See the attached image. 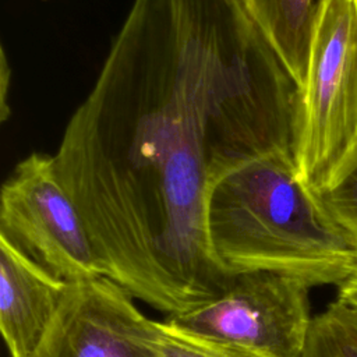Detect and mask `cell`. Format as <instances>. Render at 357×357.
<instances>
[{
    "label": "cell",
    "instance_id": "1",
    "mask_svg": "<svg viewBox=\"0 0 357 357\" xmlns=\"http://www.w3.org/2000/svg\"><path fill=\"white\" fill-rule=\"evenodd\" d=\"M300 88L238 0H132L54 156L105 278L180 314L229 273L208 231L213 185L294 153Z\"/></svg>",
    "mask_w": 357,
    "mask_h": 357
},
{
    "label": "cell",
    "instance_id": "2",
    "mask_svg": "<svg viewBox=\"0 0 357 357\" xmlns=\"http://www.w3.org/2000/svg\"><path fill=\"white\" fill-rule=\"evenodd\" d=\"M208 231L229 273L271 271L312 287L357 276V243L300 180L290 151L262 155L222 177L208 198Z\"/></svg>",
    "mask_w": 357,
    "mask_h": 357
},
{
    "label": "cell",
    "instance_id": "3",
    "mask_svg": "<svg viewBox=\"0 0 357 357\" xmlns=\"http://www.w3.org/2000/svg\"><path fill=\"white\" fill-rule=\"evenodd\" d=\"M357 158V3L328 0L317 24L300 109L294 159L314 194Z\"/></svg>",
    "mask_w": 357,
    "mask_h": 357
},
{
    "label": "cell",
    "instance_id": "4",
    "mask_svg": "<svg viewBox=\"0 0 357 357\" xmlns=\"http://www.w3.org/2000/svg\"><path fill=\"white\" fill-rule=\"evenodd\" d=\"M0 234L67 283L105 278L53 155L32 152L1 187Z\"/></svg>",
    "mask_w": 357,
    "mask_h": 357
},
{
    "label": "cell",
    "instance_id": "5",
    "mask_svg": "<svg viewBox=\"0 0 357 357\" xmlns=\"http://www.w3.org/2000/svg\"><path fill=\"white\" fill-rule=\"evenodd\" d=\"M311 287L303 279L278 272H238L216 297L166 319L273 357H301L312 319Z\"/></svg>",
    "mask_w": 357,
    "mask_h": 357
},
{
    "label": "cell",
    "instance_id": "6",
    "mask_svg": "<svg viewBox=\"0 0 357 357\" xmlns=\"http://www.w3.org/2000/svg\"><path fill=\"white\" fill-rule=\"evenodd\" d=\"M153 325L132 296L109 278L68 283L29 357H156Z\"/></svg>",
    "mask_w": 357,
    "mask_h": 357
},
{
    "label": "cell",
    "instance_id": "7",
    "mask_svg": "<svg viewBox=\"0 0 357 357\" xmlns=\"http://www.w3.org/2000/svg\"><path fill=\"white\" fill-rule=\"evenodd\" d=\"M67 286L0 234V329L10 357L33 353Z\"/></svg>",
    "mask_w": 357,
    "mask_h": 357
},
{
    "label": "cell",
    "instance_id": "8",
    "mask_svg": "<svg viewBox=\"0 0 357 357\" xmlns=\"http://www.w3.org/2000/svg\"><path fill=\"white\" fill-rule=\"evenodd\" d=\"M238 1L301 91L317 24L328 0Z\"/></svg>",
    "mask_w": 357,
    "mask_h": 357
},
{
    "label": "cell",
    "instance_id": "9",
    "mask_svg": "<svg viewBox=\"0 0 357 357\" xmlns=\"http://www.w3.org/2000/svg\"><path fill=\"white\" fill-rule=\"evenodd\" d=\"M301 357H357V310L336 298L312 317Z\"/></svg>",
    "mask_w": 357,
    "mask_h": 357
},
{
    "label": "cell",
    "instance_id": "10",
    "mask_svg": "<svg viewBox=\"0 0 357 357\" xmlns=\"http://www.w3.org/2000/svg\"><path fill=\"white\" fill-rule=\"evenodd\" d=\"M156 357H273L264 351L208 337L167 319L153 325Z\"/></svg>",
    "mask_w": 357,
    "mask_h": 357
},
{
    "label": "cell",
    "instance_id": "11",
    "mask_svg": "<svg viewBox=\"0 0 357 357\" xmlns=\"http://www.w3.org/2000/svg\"><path fill=\"white\" fill-rule=\"evenodd\" d=\"M317 195L331 219L357 243V158L331 187Z\"/></svg>",
    "mask_w": 357,
    "mask_h": 357
},
{
    "label": "cell",
    "instance_id": "12",
    "mask_svg": "<svg viewBox=\"0 0 357 357\" xmlns=\"http://www.w3.org/2000/svg\"><path fill=\"white\" fill-rule=\"evenodd\" d=\"M0 93H1V120H6L10 110L7 107V88H8V82L11 79V70H10V66L7 63V59H6V54L4 52H1V73H0Z\"/></svg>",
    "mask_w": 357,
    "mask_h": 357
},
{
    "label": "cell",
    "instance_id": "13",
    "mask_svg": "<svg viewBox=\"0 0 357 357\" xmlns=\"http://www.w3.org/2000/svg\"><path fill=\"white\" fill-rule=\"evenodd\" d=\"M337 298L357 310V276L339 286Z\"/></svg>",
    "mask_w": 357,
    "mask_h": 357
},
{
    "label": "cell",
    "instance_id": "14",
    "mask_svg": "<svg viewBox=\"0 0 357 357\" xmlns=\"http://www.w3.org/2000/svg\"><path fill=\"white\" fill-rule=\"evenodd\" d=\"M356 3H357V0H356Z\"/></svg>",
    "mask_w": 357,
    "mask_h": 357
}]
</instances>
